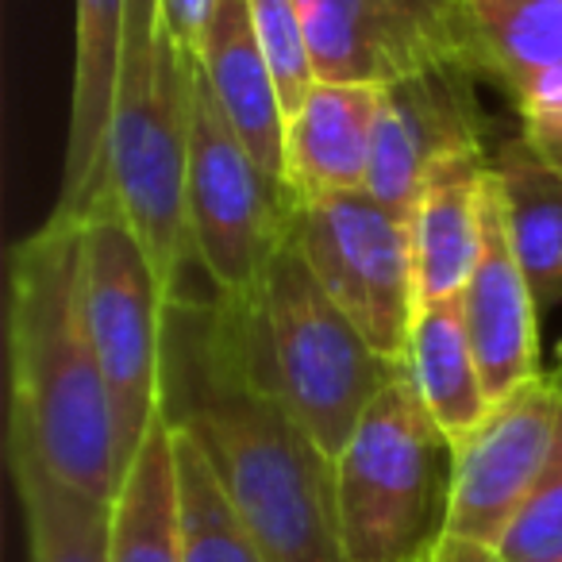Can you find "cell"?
<instances>
[{
	"label": "cell",
	"instance_id": "17",
	"mask_svg": "<svg viewBox=\"0 0 562 562\" xmlns=\"http://www.w3.org/2000/svg\"><path fill=\"white\" fill-rule=\"evenodd\" d=\"M485 81L524 120L562 109V0H470Z\"/></svg>",
	"mask_w": 562,
	"mask_h": 562
},
{
	"label": "cell",
	"instance_id": "2",
	"mask_svg": "<svg viewBox=\"0 0 562 562\" xmlns=\"http://www.w3.org/2000/svg\"><path fill=\"white\" fill-rule=\"evenodd\" d=\"M9 359V447L89 497H116V424L81 297V220L55 212L12 250Z\"/></svg>",
	"mask_w": 562,
	"mask_h": 562
},
{
	"label": "cell",
	"instance_id": "16",
	"mask_svg": "<svg viewBox=\"0 0 562 562\" xmlns=\"http://www.w3.org/2000/svg\"><path fill=\"white\" fill-rule=\"evenodd\" d=\"M485 150L454 155L431 170L413 209V266L416 313L439 301H454L467 290L482 250V181Z\"/></svg>",
	"mask_w": 562,
	"mask_h": 562
},
{
	"label": "cell",
	"instance_id": "9",
	"mask_svg": "<svg viewBox=\"0 0 562 562\" xmlns=\"http://www.w3.org/2000/svg\"><path fill=\"white\" fill-rule=\"evenodd\" d=\"M316 81L397 86L462 66L485 78L470 0H297Z\"/></svg>",
	"mask_w": 562,
	"mask_h": 562
},
{
	"label": "cell",
	"instance_id": "20",
	"mask_svg": "<svg viewBox=\"0 0 562 562\" xmlns=\"http://www.w3.org/2000/svg\"><path fill=\"white\" fill-rule=\"evenodd\" d=\"M490 166L505 196L513 250L539 308L562 305V173L551 170L524 135L505 143Z\"/></svg>",
	"mask_w": 562,
	"mask_h": 562
},
{
	"label": "cell",
	"instance_id": "27",
	"mask_svg": "<svg viewBox=\"0 0 562 562\" xmlns=\"http://www.w3.org/2000/svg\"><path fill=\"white\" fill-rule=\"evenodd\" d=\"M431 562H508L497 547H485V543H470V539H459V536H447L439 543L436 559Z\"/></svg>",
	"mask_w": 562,
	"mask_h": 562
},
{
	"label": "cell",
	"instance_id": "28",
	"mask_svg": "<svg viewBox=\"0 0 562 562\" xmlns=\"http://www.w3.org/2000/svg\"><path fill=\"white\" fill-rule=\"evenodd\" d=\"M543 562H562V554H559V559H543Z\"/></svg>",
	"mask_w": 562,
	"mask_h": 562
},
{
	"label": "cell",
	"instance_id": "5",
	"mask_svg": "<svg viewBox=\"0 0 562 562\" xmlns=\"http://www.w3.org/2000/svg\"><path fill=\"white\" fill-rule=\"evenodd\" d=\"M454 447L401 367L336 459L344 562H431L447 539Z\"/></svg>",
	"mask_w": 562,
	"mask_h": 562
},
{
	"label": "cell",
	"instance_id": "14",
	"mask_svg": "<svg viewBox=\"0 0 562 562\" xmlns=\"http://www.w3.org/2000/svg\"><path fill=\"white\" fill-rule=\"evenodd\" d=\"M382 101V86L316 81L285 124V186L293 201L367 189Z\"/></svg>",
	"mask_w": 562,
	"mask_h": 562
},
{
	"label": "cell",
	"instance_id": "24",
	"mask_svg": "<svg viewBox=\"0 0 562 562\" xmlns=\"http://www.w3.org/2000/svg\"><path fill=\"white\" fill-rule=\"evenodd\" d=\"M554 370L562 378V362ZM497 551L508 562H543L562 554V420H559V436H554L551 462H547L536 493L524 505V513L516 516V524L508 528L505 543Z\"/></svg>",
	"mask_w": 562,
	"mask_h": 562
},
{
	"label": "cell",
	"instance_id": "4",
	"mask_svg": "<svg viewBox=\"0 0 562 562\" xmlns=\"http://www.w3.org/2000/svg\"><path fill=\"white\" fill-rule=\"evenodd\" d=\"M186 178L189 55H181L166 32L158 0H127L124 74L104 150V186L97 196H109L124 212L170 305L181 297L186 258H193Z\"/></svg>",
	"mask_w": 562,
	"mask_h": 562
},
{
	"label": "cell",
	"instance_id": "11",
	"mask_svg": "<svg viewBox=\"0 0 562 562\" xmlns=\"http://www.w3.org/2000/svg\"><path fill=\"white\" fill-rule=\"evenodd\" d=\"M477 81L482 78L474 70L447 66L385 86L367 193L401 220H413L424 181L439 162L485 150V112L474 93Z\"/></svg>",
	"mask_w": 562,
	"mask_h": 562
},
{
	"label": "cell",
	"instance_id": "8",
	"mask_svg": "<svg viewBox=\"0 0 562 562\" xmlns=\"http://www.w3.org/2000/svg\"><path fill=\"white\" fill-rule=\"evenodd\" d=\"M290 239L359 336L405 367L416 321L413 224L355 189L297 204Z\"/></svg>",
	"mask_w": 562,
	"mask_h": 562
},
{
	"label": "cell",
	"instance_id": "13",
	"mask_svg": "<svg viewBox=\"0 0 562 562\" xmlns=\"http://www.w3.org/2000/svg\"><path fill=\"white\" fill-rule=\"evenodd\" d=\"M127 47V0H78V43H74V101L66 135L63 196L58 216L81 220L104 186L112 109Z\"/></svg>",
	"mask_w": 562,
	"mask_h": 562
},
{
	"label": "cell",
	"instance_id": "23",
	"mask_svg": "<svg viewBox=\"0 0 562 562\" xmlns=\"http://www.w3.org/2000/svg\"><path fill=\"white\" fill-rule=\"evenodd\" d=\"M250 24L262 43V55L278 81V97L285 116L305 104V97L316 86L313 55H308L305 20H301L297 0H247Z\"/></svg>",
	"mask_w": 562,
	"mask_h": 562
},
{
	"label": "cell",
	"instance_id": "7",
	"mask_svg": "<svg viewBox=\"0 0 562 562\" xmlns=\"http://www.w3.org/2000/svg\"><path fill=\"white\" fill-rule=\"evenodd\" d=\"M186 212L193 258L224 301H247L290 243L297 201L250 158L220 112L201 63L189 58Z\"/></svg>",
	"mask_w": 562,
	"mask_h": 562
},
{
	"label": "cell",
	"instance_id": "21",
	"mask_svg": "<svg viewBox=\"0 0 562 562\" xmlns=\"http://www.w3.org/2000/svg\"><path fill=\"white\" fill-rule=\"evenodd\" d=\"M27 524V562H109L112 501L66 485L35 454L9 447Z\"/></svg>",
	"mask_w": 562,
	"mask_h": 562
},
{
	"label": "cell",
	"instance_id": "6",
	"mask_svg": "<svg viewBox=\"0 0 562 562\" xmlns=\"http://www.w3.org/2000/svg\"><path fill=\"white\" fill-rule=\"evenodd\" d=\"M81 297L116 424L120 477L162 416L166 301L158 273L124 212L97 196L81 216Z\"/></svg>",
	"mask_w": 562,
	"mask_h": 562
},
{
	"label": "cell",
	"instance_id": "10",
	"mask_svg": "<svg viewBox=\"0 0 562 562\" xmlns=\"http://www.w3.org/2000/svg\"><path fill=\"white\" fill-rule=\"evenodd\" d=\"M562 420V378L543 370L490 405L485 420L454 447L447 536L501 547L536 493Z\"/></svg>",
	"mask_w": 562,
	"mask_h": 562
},
{
	"label": "cell",
	"instance_id": "3",
	"mask_svg": "<svg viewBox=\"0 0 562 562\" xmlns=\"http://www.w3.org/2000/svg\"><path fill=\"white\" fill-rule=\"evenodd\" d=\"M212 313L247 374L297 416L331 462L401 370L359 336L293 239L273 255L247 301L220 297Z\"/></svg>",
	"mask_w": 562,
	"mask_h": 562
},
{
	"label": "cell",
	"instance_id": "25",
	"mask_svg": "<svg viewBox=\"0 0 562 562\" xmlns=\"http://www.w3.org/2000/svg\"><path fill=\"white\" fill-rule=\"evenodd\" d=\"M158 9H162V24L170 32V40L178 43L181 55L201 58L216 0H158Z\"/></svg>",
	"mask_w": 562,
	"mask_h": 562
},
{
	"label": "cell",
	"instance_id": "12",
	"mask_svg": "<svg viewBox=\"0 0 562 562\" xmlns=\"http://www.w3.org/2000/svg\"><path fill=\"white\" fill-rule=\"evenodd\" d=\"M536 313L539 301L513 250L505 196H501V181L490 166L482 181V250H477L467 290H462V316H467V331L490 405L543 374Z\"/></svg>",
	"mask_w": 562,
	"mask_h": 562
},
{
	"label": "cell",
	"instance_id": "1",
	"mask_svg": "<svg viewBox=\"0 0 562 562\" xmlns=\"http://www.w3.org/2000/svg\"><path fill=\"white\" fill-rule=\"evenodd\" d=\"M162 416L193 439L239 520L273 562H344L336 462L235 359L212 305L173 301Z\"/></svg>",
	"mask_w": 562,
	"mask_h": 562
},
{
	"label": "cell",
	"instance_id": "19",
	"mask_svg": "<svg viewBox=\"0 0 562 562\" xmlns=\"http://www.w3.org/2000/svg\"><path fill=\"white\" fill-rule=\"evenodd\" d=\"M109 562H186L173 431L158 416L112 497Z\"/></svg>",
	"mask_w": 562,
	"mask_h": 562
},
{
	"label": "cell",
	"instance_id": "26",
	"mask_svg": "<svg viewBox=\"0 0 562 562\" xmlns=\"http://www.w3.org/2000/svg\"><path fill=\"white\" fill-rule=\"evenodd\" d=\"M524 139L551 170L562 173V109L551 112V116L524 120Z\"/></svg>",
	"mask_w": 562,
	"mask_h": 562
},
{
	"label": "cell",
	"instance_id": "18",
	"mask_svg": "<svg viewBox=\"0 0 562 562\" xmlns=\"http://www.w3.org/2000/svg\"><path fill=\"white\" fill-rule=\"evenodd\" d=\"M405 370L416 385V397L424 401L436 428L451 439V447H459L490 413L482 370L462 316V297L416 313Z\"/></svg>",
	"mask_w": 562,
	"mask_h": 562
},
{
	"label": "cell",
	"instance_id": "22",
	"mask_svg": "<svg viewBox=\"0 0 562 562\" xmlns=\"http://www.w3.org/2000/svg\"><path fill=\"white\" fill-rule=\"evenodd\" d=\"M173 459H178L186 562H273L266 547L250 536L247 524L239 520L204 454L181 431H173Z\"/></svg>",
	"mask_w": 562,
	"mask_h": 562
},
{
	"label": "cell",
	"instance_id": "15",
	"mask_svg": "<svg viewBox=\"0 0 562 562\" xmlns=\"http://www.w3.org/2000/svg\"><path fill=\"white\" fill-rule=\"evenodd\" d=\"M196 63L209 78L220 112L243 139V147L250 150V158L273 181L285 186V124L290 116L281 109L278 81L262 55L255 24H250L247 0H216Z\"/></svg>",
	"mask_w": 562,
	"mask_h": 562
}]
</instances>
